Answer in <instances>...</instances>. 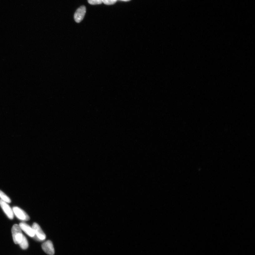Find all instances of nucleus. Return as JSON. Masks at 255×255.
<instances>
[{"label": "nucleus", "mask_w": 255, "mask_h": 255, "mask_svg": "<svg viewBox=\"0 0 255 255\" xmlns=\"http://www.w3.org/2000/svg\"><path fill=\"white\" fill-rule=\"evenodd\" d=\"M12 232L14 242L16 244H19L22 240L23 236L19 225L15 224L13 225Z\"/></svg>", "instance_id": "nucleus-1"}, {"label": "nucleus", "mask_w": 255, "mask_h": 255, "mask_svg": "<svg viewBox=\"0 0 255 255\" xmlns=\"http://www.w3.org/2000/svg\"><path fill=\"white\" fill-rule=\"evenodd\" d=\"M42 248L43 251L47 254L49 255L54 254V248L51 241L48 240L42 244Z\"/></svg>", "instance_id": "nucleus-6"}, {"label": "nucleus", "mask_w": 255, "mask_h": 255, "mask_svg": "<svg viewBox=\"0 0 255 255\" xmlns=\"http://www.w3.org/2000/svg\"><path fill=\"white\" fill-rule=\"evenodd\" d=\"M121 1H125V2H127V1H131V0H121Z\"/></svg>", "instance_id": "nucleus-12"}, {"label": "nucleus", "mask_w": 255, "mask_h": 255, "mask_svg": "<svg viewBox=\"0 0 255 255\" xmlns=\"http://www.w3.org/2000/svg\"><path fill=\"white\" fill-rule=\"evenodd\" d=\"M118 0H102V2L107 5H113L116 3Z\"/></svg>", "instance_id": "nucleus-11"}, {"label": "nucleus", "mask_w": 255, "mask_h": 255, "mask_svg": "<svg viewBox=\"0 0 255 255\" xmlns=\"http://www.w3.org/2000/svg\"><path fill=\"white\" fill-rule=\"evenodd\" d=\"M12 209L14 215L21 221H27L30 219L28 214L19 207H14Z\"/></svg>", "instance_id": "nucleus-3"}, {"label": "nucleus", "mask_w": 255, "mask_h": 255, "mask_svg": "<svg viewBox=\"0 0 255 255\" xmlns=\"http://www.w3.org/2000/svg\"><path fill=\"white\" fill-rule=\"evenodd\" d=\"M19 226L21 230L24 232L27 235L30 237L33 238L34 236V233L32 228L30 226L26 223L22 222L19 224Z\"/></svg>", "instance_id": "nucleus-7"}, {"label": "nucleus", "mask_w": 255, "mask_h": 255, "mask_svg": "<svg viewBox=\"0 0 255 255\" xmlns=\"http://www.w3.org/2000/svg\"><path fill=\"white\" fill-rule=\"evenodd\" d=\"M86 11V7L82 6L77 10L74 14V18L76 22L79 23L83 20Z\"/></svg>", "instance_id": "nucleus-5"}, {"label": "nucleus", "mask_w": 255, "mask_h": 255, "mask_svg": "<svg viewBox=\"0 0 255 255\" xmlns=\"http://www.w3.org/2000/svg\"><path fill=\"white\" fill-rule=\"evenodd\" d=\"M34 233L33 237L39 241H44L46 238V235L42 231L40 226L36 222H34L32 226Z\"/></svg>", "instance_id": "nucleus-2"}, {"label": "nucleus", "mask_w": 255, "mask_h": 255, "mask_svg": "<svg viewBox=\"0 0 255 255\" xmlns=\"http://www.w3.org/2000/svg\"><path fill=\"white\" fill-rule=\"evenodd\" d=\"M21 248L23 249H26L28 248V242L25 236L23 235L22 240L19 243Z\"/></svg>", "instance_id": "nucleus-8"}, {"label": "nucleus", "mask_w": 255, "mask_h": 255, "mask_svg": "<svg viewBox=\"0 0 255 255\" xmlns=\"http://www.w3.org/2000/svg\"><path fill=\"white\" fill-rule=\"evenodd\" d=\"M0 200L8 203L11 202V200L9 197L1 190H0Z\"/></svg>", "instance_id": "nucleus-9"}, {"label": "nucleus", "mask_w": 255, "mask_h": 255, "mask_svg": "<svg viewBox=\"0 0 255 255\" xmlns=\"http://www.w3.org/2000/svg\"><path fill=\"white\" fill-rule=\"evenodd\" d=\"M88 1L92 5L100 4L102 3V0H88Z\"/></svg>", "instance_id": "nucleus-10"}, {"label": "nucleus", "mask_w": 255, "mask_h": 255, "mask_svg": "<svg viewBox=\"0 0 255 255\" xmlns=\"http://www.w3.org/2000/svg\"><path fill=\"white\" fill-rule=\"evenodd\" d=\"M8 204V203L0 200V206L8 218L12 220L14 218V215L12 209L11 208Z\"/></svg>", "instance_id": "nucleus-4"}]
</instances>
